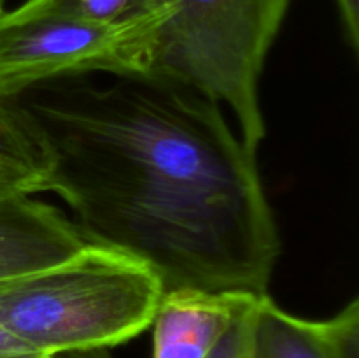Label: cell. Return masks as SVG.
<instances>
[{
	"label": "cell",
	"instance_id": "8992f818",
	"mask_svg": "<svg viewBox=\"0 0 359 358\" xmlns=\"http://www.w3.org/2000/svg\"><path fill=\"white\" fill-rule=\"evenodd\" d=\"M62 211L34 195L0 199V279L67 258L86 244Z\"/></svg>",
	"mask_w": 359,
	"mask_h": 358
},
{
	"label": "cell",
	"instance_id": "7c38bea8",
	"mask_svg": "<svg viewBox=\"0 0 359 358\" xmlns=\"http://www.w3.org/2000/svg\"><path fill=\"white\" fill-rule=\"evenodd\" d=\"M342 20L346 41L351 48H359V0H335Z\"/></svg>",
	"mask_w": 359,
	"mask_h": 358
},
{
	"label": "cell",
	"instance_id": "9c48e42d",
	"mask_svg": "<svg viewBox=\"0 0 359 358\" xmlns=\"http://www.w3.org/2000/svg\"><path fill=\"white\" fill-rule=\"evenodd\" d=\"M27 2L42 9L70 14L102 25H126L139 23V21H156L161 25L165 18L160 0H27Z\"/></svg>",
	"mask_w": 359,
	"mask_h": 358
},
{
	"label": "cell",
	"instance_id": "5b68a950",
	"mask_svg": "<svg viewBox=\"0 0 359 358\" xmlns=\"http://www.w3.org/2000/svg\"><path fill=\"white\" fill-rule=\"evenodd\" d=\"M249 358H359V300L332 318L305 319L263 295L252 314Z\"/></svg>",
	"mask_w": 359,
	"mask_h": 358
},
{
	"label": "cell",
	"instance_id": "8fae6325",
	"mask_svg": "<svg viewBox=\"0 0 359 358\" xmlns=\"http://www.w3.org/2000/svg\"><path fill=\"white\" fill-rule=\"evenodd\" d=\"M0 358H51L20 336L0 325Z\"/></svg>",
	"mask_w": 359,
	"mask_h": 358
},
{
	"label": "cell",
	"instance_id": "7a4b0ae2",
	"mask_svg": "<svg viewBox=\"0 0 359 358\" xmlns=\"http://www.w3.org/2000/svg\"><path fill=\"white\" fill-rule=\"evenodd\" d=\"M163 293L146 263L86 242L60 262L0 279V325L51 358L86 353L140 336Z\"/></svg>",
	"mask_w": 359,
	"mask_h": 358
},
{
	"label": "cell",
	"instance_id": "ba28073f",
	"mask_svg": "<svg viewBox=\"0 0 359 358\" xmlns=\"http://www.w3.org/2000/svg\"><path fill=\"white\" fill-rule=\"evenodd\" d=\"M51 157L18 97L0 93V199L46 192Z\"/></svg>",
	"mask_w": 359,
	"mask_h": 358
},
{
	"label": "cell",
	"instance_id": "4fadbf2b",
	"mask_svg": "<svg viewBox=\"0 0 359 358\" xmlns=\"http://www.w3.org/2000/svg\"><path fill=\"white\" fill-rule=\"evenodd\" d=\"M4 4L6 2H4V0H0V18H2L4 13H6V6H4Z\"/></svg>",
	"mask_w": 359,
	"mask_h": 358
},
{
	"label": "cell",
	"instance_id": "30bf717a",
	"mask_svg": "<svg viewBox=\"0 0 359 358\" xmlns=\"http://www.w3.org/2000/svg\"><path fill=\"white\" fill-rule=\"evenodd\" d=\"M259 297H251L235 314L228 329L212 347L207 358H249L251 347V326L255 305Z\"/></svg>",
	"mask_w": 359,
	"mask_h": 358
},
{
	"label": "cell",
	"instance_id": "277c9868",
	"mask_svg": "<svg viewBox=\"0 0 359 358\" xmlns=\"http://www.w3.org/2000/svg\"><path fill=\"white\" fill-rule=\"evenodd\" d=\"M160 23L102 25L25 0L0 18V93L90 74L149 72Z\"/></svg>",
	"mask_w": 359,
	"mask_h": 358
},
{
	"label": "cell",
	"instance_id": "52a82bcc",
	"mask_svg": "<svg viewBox=\"0 0 359 358\" xmlns=\"http://www.w3.org/2000/svg\"><path fill=\"white\" fill-rule=\"evenodd\" d=\"M252 295L174 290L154 314L153 358H207Z\"/></svg>",
	"mask_w": 359,
	"mask_h": 358
},
{
	"label": "cell",
	"instance_id": "3957f363",
	"mask_svg": "<svg viewBox=\"0 0 359 358\" xmlns=\"http://www.w3.org/2000/svg\"><path fill=\"white\" fill-rule=\"evenodd\" d=\"M291 0H160L149 74L193 88L237 118L241 139L258 151L266 135L259 79Z\"/></svg>",
	"mask_w": 359,
	"mask_h": 358
},
{
	"label": "cell",
	"instance_id": "6da1fadb",
	"mask_svg": "<svg viewBox=\"0 0 359 358\" xmlns=\"http://www.w3.org/2000/svg\"><path fill=\"white\" fill-rule=\"evenodd\" d=\"M105 76L18 97L51 157L46 192L88 242L146 263L165 293L269 295L279 228L256 153L219 104L156 74Z\"/></svg>",
	"mask_w": 359,
	"mask_h": 358
}]
</instances>
